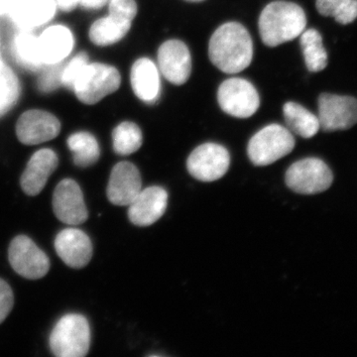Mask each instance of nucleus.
<instances>
[{"instance_id": "f257e3e1", "label": "nucleus", "mask_w": 357, "mask_h": 357, "mask_svg": "<svg viewBox=\"0 0 357 357\" xmlns=\"http://www.w3.org/2000/svg\"><path fill=\"white\" fill-rule=\"evenodd\" d=\"M208 57L218 69L227 74L245 70L253 57L252 39L248 30L237 22L218 27L208 44Z\"/></svg>"}, {"instance_id": "f03ea898", "label": "nucleus", "mask_w": 357, "mask_h": 357, "mask_svg": "<svg viewBox=\"0 0 357 357\" xmlns=\"http://www.w3.org/2000/svg\"><path fill=\"white\" fill-rule=\"evenodd\" d=\"M306 25L305 11L294 2H271L260 14V36L268 47L292 41L304 32Z\"/></svg>"}, {"instance_id": "7ed1b4c3", "label": "nucleus", "mask_w": 357, "mask_h": 357, "mask_svg": "<svg viewBox=\"0 0 357 357\" xmlns=\"http://www.w3.org/2000/svg\"><path fill=\"white\" fill-rule=\"evenodd\" d=\"M91 328L88 319L79 314L62 317L52 331L49 345L54 356L84 357L89 354Z\"/></svg>"}, {"instance_id": "20e7f679", "label": "nucleus", "mask_w": 357, "mask_h": 357, "mask_svg": "<svg viewBox=\"0 0 357 357\" xmlns=\"http://www.w3.org/2000/svg\"><path fill=\"white\" fill-rule=\"evenodd\" d=\"M121 77L119 70L102 63H88L73 84L77 100L84 105H96L119 89Z\"/></svg>"}, {"instance_id": "39448f33", "label": "nucleus", "mask_w": 357, "mask_h": 357, "mask_svg": "<svg viewBox=\"0 0 357 357\" xmlns=\"http://www.w3.org/2000/svg\"><path fill=\"white\" fill-rule=\"evenodd\" d=\"M295 148V138L289 129L270 124L258 131L248 143V154L255 166L271 165Z\"/></svg>"}, {"instance_id": "423d86ee", "label": "nucleus", "mask_w": 357, "mask_h": 357, "mask_svg": "<svg viewBox=\"0 0 357 357\" xmlns=\"http://www.w3.org/2000/svg\"><path fill=\"white\" fill-rule=\"evenodd\" d=\"M286 185L301 195H317L330 189L333 175L330 167L319 158H305L292 164L286 172Z\"/></svg>"}, {"instance_id": "0eeeda50", "label": "nucleus", "mask_w": 357, "mask_h": 357, "mask_svg": "<svg viewBox=\"0 0 357 357\" xmlns=\"http://www.w3.org/2000/svg\"><path fill=\"white\" fill-rule=\"evenodd\" d=\"M218 102L225 114L238 119H248L259 109L260 98L250 82L232 77L220 84Z\"/></svg>"}, {"instance_id": "6e6552de", "label": "nucleus", "mask_w": 357, "mask_h": 357, "mask_svg": "<svg viewBox=\"0 0 357 357\" xmlns=\"http://www.w3.org/2000/svg\"><path fill=\"white\" fill-rule=\"evenodd\" d=\"M230 155L227 148L217 143L199 145L190 155L187 168L190 175L201 182H215L229 171Z\"/></svg>"}, {"instance_id": "1a4fd4ad", "label": "nucleus", "mask_w": 357, "mask_h": 357, "mask_svg": "<svg viewBox=\"0 0 357 357\" xmlns=\"http://www.w3.org/2000/svg\"><path fill=\"white\" fill-rule=\"evenodd\" d=\"M8 259L16 273L30 280L43 278L50 269V260L31 238L18 236L11 241Z\"/></svg>"}, {"instance_id": "9d476101", "label": "nucleus", "mask_w": 357, "mask_h": 357, "mask_svg": "<svg viewBox=\"0 0 357 357\" xmlns=\"http://www.w3.org/2000/svg\"><path fill=\"white\" fill-rule=\"evenodd\" d=\"M318 117L319 126L326 132L347 130L357 123V100L354 96L321 93Z\"/></svg>"}, {"instance_id": "9b49d317", "label": "nucleus", "mask_w": 357, "mask_h": 357, "mask_svg": "<svg viewBox=\"0 0 357 357\" xmlns=\"http://www.w3.org/2000/svg\"><path fill=\"white\" fill-rule=\"evenodd\" d=\"M61 122L51 112L30 109L23 112L16 123V135L24 145H38L57 137Z\"/></svg>"}, {"instance_id": "f8f14e48", "label": "nucleus", "mask_w": 357, "mask_h": 357, "mask_svg": "<svg viewBox=\"0 0 357 357\" xmlns=\"http://www.w3.org/2000/svg\"><path fill=\"white\" fill-rule=\"evenodd\" d=\"M53 210L58 220L67 225H79L88 220L83 192L76 181L65 178L59 183L54 191Z\"/></svg>"}, {"instance_id": "ddd939ff", "label": "nucleus", "mask_w": 357, "mask_h": 357, "mask_svg": "<svg viewBox=\"0 0 357 357\" xmlns=\"http://www.w3.org/2000/svg\"><path fill=\"white\" fill-rule=\"evenodd\" d=\"M160 72L170 83L181 86L189 79L192 58L189 49L180 40H169L158 50Z\"/></svg>"}, {"instance_id": "4468645a", "label": "nucleus", "mask_w": 357, "mask_h": 357, "mask_svg": "<svg viewBox=\"0 0 357 357\" xmlns=\"http://www.w3.org/2000/svg\"><path fill=\"white\" fill-rule=\"evenodd\" d=\"M142 190V178L137 167L130 162L117 163L110 174L107 195L114 206H129Z\"/></svg>"}, {"instance_id": "2eb2a0df", "label": "nucleus", "mask_w": 357, "mask_h": 357, "mask_svg": "<svg viewBox=\"0 0 357 357\" xmlns=\"http://www.w3.org/2000/svg\"><path fill=\"white\" fill-rule=\"evenodd\" d=\"M168 206V192L164 188L152 185L141 190L129 204L128 218L137 227H149L163 217Z\"/></svg>"}, {"instance_id": "dca6fc26", "label": "nucleus", "mask_w": 357, "mask_h": 357, "mask_svg": "<svg viewBox=\"0 0 357 357\" xmlns=\"http://www.w3.org/2000/svg\"><path fill=\"white\" fill-rule=\"evenodd\" d=\"M55 249L63 262L74 269L86 266L93 257V243L81 229H66L59 232Z\"/></svg>"}, {"instance_id": "f3484780", "label": "nucleus", "mask_w": 357, "mask_h": 357, "mask_svg": "<svg viewBox=\"0 0 357 357\" xmlns=\"http://www.w3.org/2000/svg\"><path fill=\"white\" fill-rule=\"evenodd\" d=\"M58 165V155L53 150L44 148L35 152L21 176L23 192L31 197L39 195L52 174L57 170Z\"/></svg>"}, {"instance_id": "a211bd4d", "label": "nucleus", "mask_w": 357, "mask_h": 357, "mask_svg": "<svg viewBox=\"0 0 357 357\" xmlns=\"http://www.w3.org/2000/svg\"><path fill=\"white\" fill-rule=\"evenodd\" d=\"M56 0H13L8 14L23 30H32L48 24L57 13Z\"/></svg>"}, {"instance_id": "6ab92c4d", "label": "nucleus", "mask_w": 357, "mask_h": 357, "mask_svg": "<svg viewBox=\"0 0 357 357\" xmlns=\"http://www.w3.org/2000/svg\"><path fill=\"white\" fill-rule=\"evenodd\" d=\"M38 38L44 66L55 67L61 64L74 50V34L67 26H48Z\"/></svg>"}, {"instance_id": "aec40b11", "label": "nucleus", "mask_w": 357, "mask_h": 357, "mask_svg": "<svg viewBox=\"0 0 357 357\" xmlns=\"http://www.w3.org/2000/svg\"><path fill=\"white\" fill-rule=\"evenodd\" d=\"M130 82L134 93L142 102L153 103L158 100L161 91L159 70L150 59L141 58L134 63Z\"/></svg>"}, {"instance_id": "412c9836", "label": "nucleus", "mask_w": 357, "mask_h": 357, "mask_svg": "<svg viewBox=\"0 0 357 357\" xmlns=\"http://www.w3.org/2000/svg\"><path fill=\"white\" fill-rule=\"evenodd\" d=\"M130 27V21L119 20L109 15L93 23L89 28V37L96 46H110L123 39Z\"/></svg>"}, {"instance_id": "4be33fe9", "label": "nucleus", "mask_w": 357, "mask_h": 357, "mask_svg": "<svg viewBox=\"0 0 357 357\" xmlns=\"http://www.w3.org/2000/svg\"><path fill=\"white\" fill-rule=\"evenodd\" d=\"M13 52L18 64L25 69L39 70L44 67L38 36L30 30H23L14 37Z\"/></svg>"}, {"instance_id": "5701e85b", "label": "nucleus", "mask_w": 357, "mask_h": 357, "mask_svg": "<svg viewBox=\"0 0 357 357\" xmlns=\"http://www.w3.org/2000/svg\"><path fill=\"white\" fill-rule=\"evenodd\" d=\"M286 123L292 132L303 138H312L319 132V117L297 102H287L283 107Z\"/></svg>"}, {"instance_id": "b1692460", "label": "nucleus", "mask_w": 357, "mask_h": 357, "mask_svg": "<svg viewBox=\"0 0 357 357\" xmlns=\"http://www.w3.org/2000/svg\"><path fill=\"white\" fill-rule=\"evenodd\" d=\"M68 147L74 155V163L86 168L96 164L100 157V148L93 134L86 131L70 134L67 140Z\"/></svg>"}, {"instance_id": "393cba45", "label": "nucleus", "mask_w": 357, "mask_h": 357, "mask_svg": "<svg viewBox=\"0 0 357 357\" xmlns=\"http://www.w3.org/2000/svg\"><path fill=\"white\" fill-rule=\"evenodd\" d=\"M300 44L304 54L307 70L318 73L328 66V54L323 45V38L316 29L307 30L300 35Z\"/></svg>"}, {"instance_id": "a878e982", "label": "nucleus", "mask_w": 357, "mask_h": 357, "mask_svg": "<svg viewBox=\"0 0 357 357\" xmlns=\"http://www.w3.org/2000/svg\"><path fill=\"white\" fill-rule=\"evenodd\" d=\"M143 136L137 124L131 121L121 122L112 132V145L115 153L128 156L140 149Z\"/></svg>"}, {"instance_id": "bb28decb", "label": "nucleus", "mask_w": 357, "mask_h": 357, "mask_svg": "<svg viewBox=\"0 0 357 357\" xmlns=\"http://www.w3.org/2000/svg\"><path fill=\"white\" fill-rule=\"evenodd\" d=\"M20 95V84L10 68L0 59V117L9 112Z\"/></svg>"}, {"instance_id": "cd10ccee", "label": "nucleus", "mask_w": 357, "mask_h": 357, "mask_svg": "<svg viewBox=\"0 0 357 357\" xmlns=\"http://www.w3.org/2000/svg\"><path fill=\"white\" fill-rule=\"evenodd\" d=\"M316 6L319 14L335 18L340 24H349L357 18V0H317Z\"/></svg>"}, {"instance_id": "c85d7f7f", "label": "nucleus", "mask_w": 357, "mask_h": 357, "mask_svg": "<svg viewBox=\"0 0 357 357\" xmlns=\"http://www.w3.org/2000/svg\"><path fill=\"white\" fill-rule=\"evenodd\" d=\"M88 63L89 56L84 52H81V53L74 56L70 59V62L61 70V84L65 86L66 88L72 89L73 84L76 81L77 77L79 76L81 70Z\"/></svg>"}, {"instance_id": "c756f323", "label": "nucleus", "mask_w": 357, "mask_h": 357, "mask_svg": "<svg viewBox=\"0 0 357 357\" xmlns=\"http://www.w3.org/2000/svg\"><path fill=\"white\" fill-rule=\"evenodd\" d=\"M137 14V4L135 0H110L109 15L119 20L132 22Z\"/></svg>"}, {"instance_id": "7c9ffc66", "label": "nucleus", "mask_w": 357, "mask_h": 357, "mask_svg": "<svg viewBox=\"0 0 357 357\" xmlns=\"http://www.w3.org/2000/svg\"><path fill=\"white\" fill-rule=\"evenodd\" d=\"M14 305V296L10 286L0 278V324L10 314Z\"/></svg>"}, {"instance_id": "2f4dec72", "label": "nucleus", "mask_w": 357, "mask_h": 357, "mask_svg": "<svg viewBox=\"0 0 357 357\" xmlns=\"http://www.w3.org/2000/svg\"><path fill=\"white\" fill-rule=\"evenodd\" d=\"M60 72L61 70L46 73L39 82V88L44 91H51L57 89L59 84H61Z\"/></svg>"}, {"instance_id": "473e14b6", "label": "nucleus", "mask_w": 357, "mask_h": 357, "mask_svg": "<svg viewBox=\"0 0 357 357\" xmlns=\"http://www.w3.org/2000/svg\"><path fill=\"white\" fill-rule=\"evenodd\" d=\"M56 2H57L58 8L66 13H70L77 8V6L81 3V0H56Z\"/></svg>"}, {"instance_id": "72a5a7b5", "label": "nucleus", "mask_w": 357, "mask_h": 357, "mask_svg": "<svg viewBox=\"0 0 357 357\" xmlns=\"http://www.w3.org/2000/svg\"><path fill=\"white\" fill-rule=\"evenodd\" d=\"M109 0H81V6L86 9H91V10H96V9L102 8L107 4Z\"/></svg>"}, {"instance_id": "f704fd0d", "label": "nucleus", "mask_w": 357, "mask_h": 357, "mask_svg": "<svg viewBox=\"0 0 357 357\" xmlns=\"http://www.w3.org/2000/svg\"><path fill=\"white\" fill-rule=\"evenodd\" d=\"M13 0H0V15L8 13Z\"/></svg>"}, {"instance_id": "c9c22d12", "label": "nucleus", "mask_w": 357, "mask_h": 357, "mask_svg": "<svg viewBox=\"0 0 357 357\" xmlns=\"http://www.w3.org/2000/svg\"><path fill=\"white\" fill-rule=\"evenodd\" d=\"M187 1H191V2H201V1H204V0H187Z\"/></svg>"}]
</instances>
